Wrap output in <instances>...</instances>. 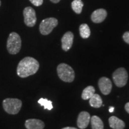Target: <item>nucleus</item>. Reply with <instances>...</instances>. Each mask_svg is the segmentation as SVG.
<instances>
[{
	"mask_svg": "<svg viewBox=\"0 0 129 129\" xmlns=\"http://www.w3.org/2000/svg\"><path fill=\"white\" fill-rule=\"evenodd\" d=\"M80 34L81 37L84 39H86L88 38L90 35V29L89 26L85 23L81 24L80 25Z\"/></svg>",
	"mask_w": 129,
	"mask_h": 129,
	"instance_id": "f3484780",
	"label": "nucleus"
},
{
	"mask_svg": "<svg viewBox=\"0 0 129 129\" xmlns=\"http://www.w3.org/2000/svg\"><path fill=\"white\" fill-rule=\"evenodd\" d=\"M95 93V89L93 86L87 87H85L82 93L81 97L84 100L90 99V98Z\"/></svg>",
	"mask_w": 129,
	"mask_h": 129,
	"instance_id": "dca6fc26",
	"label": "nucleus"
},
{
	"mask_svg": "<svg viewBox=\"0 0 129 129\" xmlns=\"http://www.w3.org/2000/svg\"><path fill=\"white\" fill-rule=\"evenodd\" d=\"M62 129H78L77 128H75V127H64V128H63Z\"/></svg>",
	"mask_w": 129,
	"mask_h": 129,
	"instance_id": "b1692460",
	"label": "nucleus"
},
{
	"mask_svg": "<svg viewBox=\"0 0 129 129\" xmlns=\"http://www.w3.org/2000/svg\"><path fill=\"white\" fill-rule=\"evenodd\" d=\"M109 125L113 129H124L125 127V123L118 118L112 116L109 118Z\"/></svg>",
	"mask_w": 129,
	"mask_h": 129,
	"instance_id": "ddd939ff",
	"label": "nucleus"
},
{
	"mask_svg": "<svg viewBox=\"0 0 129 129\" xmlns=\"http://www.w3.org/2000/svg\"><path fill=\"white\" fill-rule=\"evenodd\" d=\"M90 115L89 113L83 111L79 114L77 119V125L81 129H84L88 126L90 121Z\"/></svg>",
	"mask_w": 129,
	"mask_h": 129,
	"instance_id": "9d476101",
	"label": "nucleus"
},
{
	"mask_svg": "<svg viewBox=\"0 0 129 129\" xmlns=\"http://www.w3.org/2000/svg\"><path fill=\"white\" fill-rule=\"evenodd\" d=\"M40 64L36 59L31 57H26L19 63L17 74L20 78H26L37 73Z\"/></svg>",
	"mask_w": 129,
	"mask_h": 129,
	"instance_id": "f257e3e1",
	"label": "nucleus"
},
{
	"mask_svg": "<svg viewBox=\"0 0 129 129\" xmlns=\"http://www.w3.org/2000/svg\"><path fill=\"white\" fill-rule=\"evenodd\" d=\"M1 1H0V6H1Z\"/></svg>",
	"mask_w": 129,
	"mask_h": 129,
	"instance_id": "a878e982",
	"label": "nucleus"
},
{
	"mask_svg": "<svg viewBox=\"0 0 129 129\" xmlns=\"http://www.w3.org/2000/svg\"><path fill=\"white\" fill-rule=\"evenodd\" d=\"M122 38H123L124 41L125 43L129 44V31L125 32V33L124 34L123 36H122Z\"/></svg>",
	"mask_w": 129,
	"mask_h": 129,
	"instance_id": "412c9836",
	"label": "nucleus"
},
{
	"mask_svg": "<svg viewBox=\"0 0 129 129\" xmlns=\"http://www.w3.org/2000/svg\"><path fill=\"white\" fill-rule=\"evenodd\" d=\"M84 4L81 0H74L71 3L72 9L77 14H80L82 12Z\"/></svg>",
	"mask_w": 129,
	"mask_h": 129,
	"instance_id": "a211bd4d",
	"label": "nucleus"
},
{
	"mask_svg": "<svg viewBox=\"0 0 129 129\" xmlns=\"http://www.w3.org/2000/svg\"><path fill=\"white\" fill-rule=\"evenodd\" d=\"M25 127L27 129H43L44 123L41 120L37 119H29L25 122Z\"/></svg>",
	"mask_w": 129,
	"mask_h": 129,
	"instance_id": "f8f14e48",
	"label": "nucleus"
},
{
	"mask_svg": "<svg viewBox=\"0 0 129 129\" xmlns=\"http://www.w3.org/2000/svg\"><path fill=\"white\" fill-rule=\"evenodd\" d=\"M22 102L16 98H7L3 102V108L9 114H17L22 108Z\"/></svg>",
	"mask_w": 129,
	"mask_h": 129,
	"instance_id": "20e7f679",
	"label": "nucleus"
},
{
	"mask_svg": "<svg viewBox=\"0 0 129 129\" xmlns=\"http://www.w3.org/2000/svg\"><path fill=\"white\" fill-rule=\"evenodd\" d=\"M57 75L62 81L71 83L75 78L74 71L70 66L66 63H60L57 68Z\"/></svg>",
	"mask_w": 129,
	"mask_h": 129,
	"instance_id": "7ed1b4c3",
	"label": "nucleus"
},
{
	"mask_svg": "<svg viewBox=\"0 0 129 129\" xmlns=\"http://www.w3.org/2000/svg\"><path fill=\"white\" fill-rule=\"evenodd\" d=\"M50 1L53 3H58L59 2H60V0H50Z\"/></svg>",
	"mask_w": 129,
	"mask_h": 129,
	"instance_id": "393cba45",
	"label": "nucleus"
},
{
	"mask_svg": "<svg viewBox=\"0 0 129 129\" xmlns=\"http://www.w3.org/2000/svg\"><path fill=\"white\" fill-rule=\"evenodd\" d=\"M107 16V12L104 9H99L94 10L91 14V19L94 23H99L105 20Z\"/></svg>",
	"mask_w": 129,
	"mask_h": 129,
	"instance_id": "9b49d317",
	"label": "nucleus"
},
{
	"mask_svg": "<svg viewBox=\"0 0 129 129\" xmlns=\"http://www.w3.org/2000/svg\"><path fill=\"white\" fill-rule=\"evenodd\" d=\"M114 107H113V106H111L109 109V112H114Z\"/></svg>",
	"mask_w": 129,
	"mask_h": 129,
	"instance_id": "5701e85b",
	"label": "nucleus"
},
{
	"mask_svg": "<svg viewBox=\"0 0 129 129\" xmlns=\"http://www.w3.org/2000/svg\"><path fill=\"white\" fill-rule=\"evenodd\" d=\"M114 83L118 87H122L127 84L128 74L124 68H120L114 71L112 75Z\"/></svg>",
	"mask_w": 129,
	"mask_h": 129,
	"instance_id": "39448f33",
	"label": "nucleus"
},
{
	"mask_svg": "<svg viewBox=\"0 0 129 129\" xmlns=\"http://www.w3.org/2000/svg\"><path fill=\"white\" fill-rule=\"evenodd\" d=\"M90 106L93 108H100L102 105V100L101 97L98 94H94L90 98L89 101Z\"/></svg>",
	"mask_w": 129,
	"mask_h": 129,
	"instance_id": "4468645a",
	"label": "nucleus"
},
{
	"mask_svg": "<svg viewBox=\"0 0 129 129\" xmlns=\"http://www.w3.org/2000/svg\"><path fill=\"white\" fill-rule=\"evenodd\" d=\"M92 129H104V123L99 117L94 115L90 118Z\"/></svg>",
	"mask_w": 129,
	"mask_h": 129,
	"instance_id": "2eb2a0df",
	"label": "nucleus"
},
{
	"mask_svg": "<svg viewBox=\"0 0 129 129\" xmlns=\"http://www.w3.org/2000/svg\"><path fill=\"white\" fill-rule=\"evenodd\" d=\"M99 87L101 92L105 95L110 93L112 90V83L110 79L106 77H102L99 80Z\"/></svg>",
	"mask_w": 129,
	"mask_h": 129,
	"instance_id": "6e6552de",
	"label": "nucleus"
},
{
	"mask_svg": "<svg viewBox=\"0 0 129 129\" xmlns=\"http://www.w3.org/2000/svg\"><path fill=\"white\" fill-rule=\"evenodd\" d=\"M38 104H40L41 106H44V108L45 109H48V110H51L53 109V105L52 102L51 101H48L47 99H44V98H41L38 100Z\"/></svg>",
	"mask_w": 129,
	"mask_h": 129,
	"instance_id": "6ab92c4d",
	"label": "nucleus"
},
{
	"mask_svg": "<svg viewBox=\"0 0 129 129\" xmlns=\"http://www.w3.org/2000/svg\"><path fill=\"white\" fill-rule=\"evenodd\" d=\"M125 111H126L129 114V102L127 103V104H125Z\"/></svg>",
	"mask_w": 129,
	"mask_h": 129,
	"instance_id": "4be33fe9",
	"label": "nucleus"
},
{
	"mask_svg": "<svg viewBox=\"0 0 129 129\" xmlns=\"http://www.w3.org/2000/svg\"><path fill=\"white\" fill-rule=\"evenodd\" d=\"M21 46L22 40L18 34L14 32L10 34L7 42V48L10 54H17L20 50Z\"/></svg>",
	"mask_w": 129,
	"mask_h": 129,
	"instance_id": "f03ea898",
	"label": "nucleus"
},
{
	"mask_svg": "<svg viewBox=\"0 0 129 129\" xmlns=\"http://www.w3.org/2000/svg\"><path fill=\"white\" fill-rule=\"evenodd\" d=\"M24 22L29 27L34 26L37 22L36 13L35 10L30 7H27L23 10Z\"/></svg>",
	"mask_w": 129,
	"mask_h": 129,
	"instance_id": "0eeeda50",
	"label": "nucleus"
},
{
	"mask_svg": "<svg viewBox=\"0 0 129 129\" xmlns=\"http://www.w3.org/2000/svg\"><path fill=\"white\" fill-rule=\"evenodd\" d=\"M29 1L32 4L37 7L41 6L43 3V0H29Z\"/></svg>",
	"mask_w": 129,
	"mask_h": 129,
	"instance_id": "aec40b11",
	"label": "nucleus"
},
{
	"mask_svg": "<svg viewBox=\"0 0 129 129\" xmlns=\"http://www.w3.org/2000/svg\"><path fill=\"white\" fill-rule=\"evenodd\" d=\"M58 25V20L54 17H49L42 20L40 25V31L42 35H47L50 34L53 29Z\"/></svg>",
	"mask_w": 129,
	"mask_h": 129,
	"instance_id": "423d86ee",
	"label": "nucleus"
},
{
	"mask_svg": "<svg viewBox=\"0 0 129 129\" xmlns=\"http://www.w3.org/2000/svg\"><path fill=\"white\" fill-rule=\"evenodd\" d=\"M62 48L64 51H68L72 46L74 41V34L69 31L66 32L62 38Z\"/></svg>",
	"mask_w": 129,
	"mask_h": 129,
	"instance_id": "1a4fd4ad",
	"label": "nucleus"
}]
</instances>
